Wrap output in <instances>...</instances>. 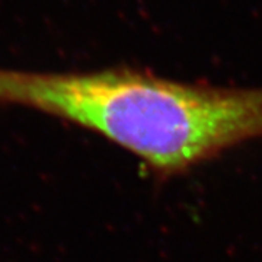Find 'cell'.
I'll list each match as a JSON object with an SVG mask.
<instances>
[{
  "mask_svg": "<svg viewBox=\"0 0 262 262\" xmlns=\"http://www.w3.org/2000/svg\"><path fill=\"white\" fill-rule=\"evenodd\" d=\"M0 106L98 134L159 178L262 139V88L179 82L128 66L92 72L0 67Z\"/></svg>",
  "mask_w": 262,
  "mask_h": 262,
  "instance_id": "obj_1",
  "label": "cell"
}]
</instances>
